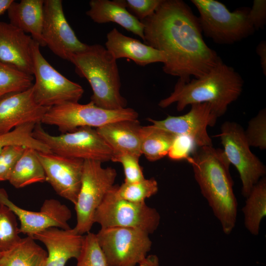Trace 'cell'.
Listing matches in <instances>:
<instances>
[{
	"label": "cell",
	"mask_w": 266,
	"mask_h": 266,
	"mask_svg": "<svg viewBox=\"0 0 266 266\" xmlns=\"http://www.w3.org/2000/svg\"><path fill=\"white\" fill-rule=\"evenodd\" d=\"M196 147L191 137L178 134L176 135L167 155L173 161L187 160L196 149Z\"/></svg>",
	"instance_id": "d590c367"
},
{
	"label": "cell",
	"mask_w": 266,
	"mask_h": 266,
	"mask_svg": "<svg viewBox=\"0 0 266 266\" xmlns=\"http://www.w3.org/2000/svg\"><path fill=\"white\" fill-rule=\"evenodd\" d=\"M89 6L86 14L94 22L115 23L144 41L143 24L127 9L122 0H91Z\"/></svg>",
	"instance_id": "7402d4cb"
},
{
	"label": "cell",
	"mask_w": 266,
	"mask_h": 266,
	"mask_svg": "<svg viewBox=\"0 0 266 266\" xmlns=\"http://www.w3.org/2000/svg\"><path fill=\"white\" fill-rule=\"evenodd\" d=\"M44 0H14L7 11L9 23L25 33H29L40 46H45L42 37Z\"/></svg>",
	"instance_id": "603a6c76"
},
{
	"label": "cell",
	"mask_w": 266,
	"mask_h": 266,
	"mask_svg": "<svg viewBox=\"0 0 266 266\" xmlns=\"http://www.w3.org/2000/svg\"><path fill=\"white\" fill-rule=\"evenodd\" d=\"M199 12L202 33L214 42L232 44L252 35L255 29L248 16L250 8L241 7L231 12L215 0H192Z\"/></svg>",
	"instance_id": "5b68a950"
},
{
	"label": "cell",
	"mask_w": 266,
	"mask_h": 266,
	"mask_svg": "<svg viewBox=\"0 0 266 266\" xmlns=\"http://www.w3.org/2000/svg\"><path fill=\"white\" fill-rule=\"evenodd\" d=\"M46 181L45 172L37 157V151L26 147L15 164L8 181L15 188L19 189Z\"/></svg>",
	"instance_id": "d4e9b609"
},
{
	"label": "cell",
	"mask_w": 266,
	"mask_h": 266,
	"mask_svg": "<svg viewBox=\"0 0 266 266\" xmlns=\"http://www.w3.org/2000/svg\"><path fill=\"white\" fill-rule=\"evenodd\" d=\"M136 120H124L106 124L96 130L110 146L114 155L129 153L141 156V129Z\"/></svg>",
	"instance_id": "44dd1931"
},
{
	"label": "cell",
	"mask_w": 266,
	"mask_h": 266,
	"mask_svg": "<svg viewBox=\"0 0 266 266\" xmlns=\"http://www.w3.org/2000/svg\"><path fill=\"white\" fill-rule=\"evenodd\" d=\"M106 38L105 48L116 60L129 59L140 66L165 62L161 52L138 39L123 34L115 28L107 34Z\"/></svg>",
	"instance_id": "ffe728a7"
},
{
	"label": "cell",
	"mask_w": 266,
	"mask_h": 266,
	"mask_svg": "<svg viewBox=\"0 0 266 266\" xmlns=\"http://www.w3.org/2000/svg\"><path fill=\"white\" fill-rule=\"evenodd\" d=\"M16 216L7 206L0 203V252L12 247L21 239Z\"/></svg>",
	"instance_id": "4dcf8cb0"
},
{
	"label": "cell",
	"mask_w": 266,
	"mask_h": 266,
	"mask_svg": "<svg viewBox=\"0 0 266 266\" xmlns=\"http://www.w3.org/2000/svg\"><path fill=\"white\" fill-rule=\"evenodd\" d=\"M26 147L8 146L0 153V181H8L17 161Z\"/></svg>",
	"instance_id": "e575fe53"
},
{
	"label": "cell",
	"mask_w": 266,
	"mask_h": 266,
	"mask_svg": "<svg viewBox=\"0 0 266 266\" xmlns=\"http://www.w3.org/2000/svg\"><path fill=\"white\" fill-rule=\"evenodd\" d=\"M176 134L152 125L142 126L141 152L148 161L155 162L166 156Z\"/></svg>",
	"instance_id": "4316f807"
},
{
	"label": "cell",
	"mask_w": 266,
	"mask_h": 266,
	"mask_svg": "<svg viewBox=\"0 0 266 266\" xmlns=\"http://www.w3.org/2000/svg\"><path fill=\"white\" fill-rule=\"evenodd\" d=\"M35 125L33 123L26 124L0 134V153L6 147L12 145L31 148L39 152H51L46 145L33 137Z\"/></svg>",
	"instance_id": "83f0119b"
},
{
	"label": "cell",
	"mask_w": 266,
	"mask_h": 266,
	"mask_svg": "<svg viewBox=\"0 0 266 266\" xmlns=\"http://www.w3.org/2000/svg\"><path fill=\"white\" fill-rule=\"evenodd\" d=\"M116 185L106 194L97 209L94 223L101 228H130L142 230L149 234L158 228L161 217L158 211L145 202L135 203L119 198Z\"/></svg>",
	"instance_id": "9c48e42d"
},
{
	"label": "cell",
	"mask_w": 266,
	"mask_h": 266,
	"mask_svg": "<svg viewBox=\"0 0 266 266\" xmlns=\"http://www.w3.org/2000/svg\"><path fill=\"white\" fill-rule=\"evenodd\" d=\"M13 0H0V15L7 10Z\"/></svg>",
	"instance_id": "60d3db41"
},
{
	"label": "cell",
	"mask_w": 266,
	"mask_h": 266,
	"mask_svg": "<svg viewBox=\"0 0 266 266\" xmlns=\"http://www.w3.org/2000/svg\"><path fill=\"white\" fill-rule=\"evenodd\" d=\"M0 203L7 206L15 214L20 222V233L27 236L33 237L53 227L64 230L70 228L68 222L71 217V211L57 200H45L39 211L28 210L13 203L5 190L0 187Z\"/></svg>",
	"instance_id": "4fadbf2b"
},
{
	"label": "cell",
	"mask_w": 266,
	"mask_h": 266,
	"mask_svg": "<svg viewBox=\"0 0 266 266\" xmlns=\"http://www.w3.org/2000/svg\"><path fill=\"white\" fill-rule=\"evenodd\" d=\"M34 41L31 35L10 23L0 22V62L33 75Z\"/></svg>",
	"instance_id": "ac0fdd59"
},
{
	"label": "cell",
	"mask_w": 266,
	"mask_h": 266,
	"mask_svg": "<svg viewBox=\"0 0 266 266\" xmlns=\"http://www.w3.org/2000/svg\"><path fill=\"white\" fill-rule=\"evenodd\" d=\"M33 136L46 145L51 152L65 157L102 163L111 161L114 155L110 146L96 129L91 127L80 128L72 132L53 135L38 123L35 125Z\"/></svg>",
	"instance_id": "52a82bcc"
},
{
	"label": "cell",
	"mask_w": 266,
	"mask_h": 266,
	"mask_svg": "<svg viewBox=\"0 0 266 266\" xmlns=\"http://www.w3.org/2000/svg\"><path fill=\"white\" fill-rule=\"evenodd\" d=\"M190 111L186 114L177 116H168L162 120L147 118L153 126L176 135L183 134L191 137L198 147L213 146L207 127L214 126L217 118L208 103H195L191 105Z\"/></svg>",
	"instance_id": "2e32d148"
},
{
	"label": "cell",
	"mask_w": 266,
	"mask_h": 266,
	"mask_svg": "<svg viewBox=\"0 0 266 266\" xmlns=\"http://www.w3.org/2000/svg\"><path fill=\"white\" fill-rule=\"evenodd\" d=\"M1 253H0V257L1 255Z\"/></svg>",
	"instance_id": "b9f144b4"
},
{
	"label": "cell",
	"mask_w": 266,
	"mask_h": 266,
	"mask_svg": "<svg viewBox=\"0 0 266 266\" xmlns=\"http://www.w3.org/2000/svg\"><path fill=\"white\" fill-rule=\"evenodd\" d=\"M230 164L237 170L242 183L241 193L247 198L254 186L266 174V167L251 151L244 130L235 122L226 121L218 135Z\"/></svg>",
	"instance_id": "7c38bea8"
},
{
	"label": "cell",
	"mask_w": 266,
	"mask_h": 266,
	"mask_svg": "<svg viewBox=\"0 0 266 266\" xmlns=\"http://www.w3.org/2000/svg\"><path fill=\"white\" fill-rule=\"evenodd\" d=\"M76 260V266H107L96 234L89 232L84 235L81 249Z\"/></svg>",
	"instance_id": "1f68e13d"
},
{
	"label": "cell",
	"mask_w": 266,
	"mask_h": 266,
	"mask_svg": "<svg viewBox=\"0 0 266 266\" xmlns=\"http://www.w3.org/2000/svg\"><path fill=\"white\" fill-rule=\"evenodd\" d=\"M138 266H159V260L155 255H150L138 264Z\"/></svg>",
	"instance_id": "ab89813d"
},
{
	"label": "cell",
	"mask_w": 266,
	"mask_h": 266,
	"mask_svg": "<svg viewBox=\"0 0 266 266\" xmlns=\"http://www.w3.org/2000/svg\"><path fill=\"white\" fill-rule=\"evenodd\" d=\"M137 112L131 108L107 110L91 101L87 104L68 102L50 107L41 123L55 126L62 133H70L80 128H98L106 124L124 120H136Z\"/></svg>",
	"instance_id": "8992f818"
},
{
	"label": "cell",
	"mask_w": 266,
	"mask_h": 266,
	"mask_svg": "<svg viewBox=\"0 0 266 266\" xmlns=\"http://www.w3.org/2000/svg\"><path fill=\"white\" fill-rule=\"evenodd\" d=\"M127 9L141 21L151 16L161 0H122Z\"/></svg>",
	"instance_id": "8d00e7d4"
},
{
	"label": "cell",
	"mask_w": 266,
	"mask_h": 266,
	"mask_svg": "<svg viewBox=\"0 0 266 266\" xmlns=\"http://www.w3.org/2000/svg\"><path fill=\"white\" fill-rule=\"evenodd\" d=\"M256 53L259 55L263 72L266 75V41H261L256 47Z\"/></svg>",
	"instance_id": "f35d334b"
},
{
	"label": "cell",
	"mask_w": 266,
	"mask_h": 266,
	"mask_svg": "<svg viewBox=\"0 0 266 266\" xmlns=\"http://www.w3.org/2000/svg\"><path fill=\"white\" fill-rule=\"evenodd\" d=\"M149 234L136 229L101 228L96 234L107 266H136L147 256L152 245Z\"/></svg>",
	"instance_id": "8fae6325"
},
{
	"label": "cell",
	"mask_w": 266,
	"mask_h": 266,
	"mask_svg": "<svg viewBox=\"0 0 266 266\" xmlns=\"http://www.w3.org/2000/svg\"><path fill=\"white\" fill-rule=\"evenodd\" d=\"M117 174L115 168L103 167L101 162L84 161L81 187L74 204L76 224L74 229L78 233L90 232L95 212L114 186Z\"/></svg>",
	"instance_id": "ba28073f"
},
{
	"label": "cell",
	"mask_w": 266,
	"mask_h": 266,
	"mask_svg": "<svg viewBox=\"0 0 266 266\" xmlns=\"http://www.w3.org/2000/svg\"><path fill=\"white\" fill-rule=\"evenodd\" d=\"M139 158L129 153L114 154L111 161L121 163L123 167L125 180L127 183H133L145 179L142 169L139 164Z\"/></svg>",
	"instance_id": "836d02e7"
},
{
	"label": "cell",
	"mask_w": 266,
	"mask_h": 266,
	"mask_svg": "<svg viewBox=\"0 0 266 266\" xmlns=\"http://www.w3.org/2000/svg\"><path fill=\"white\" fill-rule=\"evenodd\" d=\"M144 26V43L161 52L163 70L188 82L207 74L222 60L203 38L199 18L181 0H161Z\"/></svg>",
	"instance_id": "6da1fadb"
},
{
	"label": "cell",
	"mask_w": 266,
	"mask_h": 266,
	"mask_svg": "<svg viewBox=\"0 0 266 266\" xmlns=\"http://www.w3.org/2000/svg\"><path fill=\"white\" fill-rule=\"evenodd\" d=\"M83 236L74 228L64 230L53 227L36 233L33 237L42 242L47 249L45 266H66L69 260L78 257Z\"/></svg>",
	"instance_id": "d6986e66"
},
{
	"label": "cell",
	"mask_w": 266,
	"mask_h": 266,
	"mask_svg": "<svg viewBox=\"0 0 266 266\" xmlns=\"http://www.w3.org/2000/svg\"><path fill=\"white\" fill-rule=\"evenodd\" d=\"M43 10L42 37L54 54L68 61L70 55L86 48L88 45L79 40L67 22L62 0H44Z\"/></svg>",
	"instance_id": "5bb4252c"
},
{
	"label": "cell",
	"mask_w": 266,
	"mask_h": 266,
	"mask_svg": "<svg viewBox=\"0 0 266 266\" xmlns=\"http://www.w3.org/2000/svg\"><path fill=\"white\" fill-rule=\"evenodd\" d=\"M46 181L60 197L76 202L80 191L84 160L37 151Z\"/></svg>",
	"instance_id": "9a60e30c"
},
{
	"label": "cell",
	"mask_w": 266,
	"mask_h": 266,
	"mask_svg": "<svg viewBox=\"0 0 266 266\" xmlns=\"http://www.w3.org/2000/svg\"><path fill=\"white\" fill-rule=\"evenodd\" d=\"M244 226L249 233L257 235L260 224L266 215V177L261 178L246 198L242 208Z\"/></svg>",
	"instance_id": "484cf974"
},
{
	"label": "cell",
	"mask_w": 266,
	"mask_h": 266,
	"mask_svg": "<svg viewBox=\"0 0 266 266\" xmlns=\"http://www.w3.org/2000/svg\"><path fill=\"white\" fill-rule=\"evenodd\" d=\"M244 81L234 69L221 60L205 75L188 82L178 80L173 91L161 100L158 105L163 108L176 103L181 111L188 105L208 103L218 118L227 110L228 106L240 96Z\"/></svg>",
	"instance_id": "3957f363"
},
{
	"label": "cell",
	"mask_w": 266,
	"mask_h": 266,
	"mask_svg": "<svg viewBox=\"0 0 266 266\" xmlns=\"http://www.w3.org/2000/svg\"><path fill=\"white\" fill-rule=\"evenodd\" d=\"M33 79V75L0 62V98L29 89Z\"/></svg>",
	"instance_id": "f1b7e54d"
},
{
	"label": "cell",
	"mask_w": 266,
	"mask_h": 266,
	"mask_svg": "<svg viewBox=\"0 0 266 266\" xmlns=\"http://www.w3.org/2000/svg\"><path fill=\"white\" fill-rule=\"evenodd\" d=\"M68 61L74 66L76 74L89 83L93 91L91 101L96 105L107 110L126 108L117 60L106 48L88 45L84 50L70 55Z\"/></svg>",
	"instance_id": "277c9868"
},
{
	"label": "cell",
	"mask_w": 266,
	"mask_h": 266,
	"mask_svg": "<svg viewBox=\"0 0 266 266\" xmlns=\"http://www.w3.org/2000/svg\"><path fill=\"white\" fill-rule=\"evenodd\" d=\"M49 108L36 101L33 86L25 91L8 94L0 97V134L6 133L26 124L41 123Z\"/></svg>",
	"instance_id": "e0dca14e"
},
{
	"label": "cell",
	"mask_w": 266,
	"mask_h": 266,
	"mask_svg": "<svg viewBox=\"0 0 266 266\" xmlns=\"http://www.w3.org/2000/svg\"><path fill=\"white\" fill-rule=\"evenodd\" d=\"M158 191V182L154 178L144 179L133 183H123L116 185L117 197L129 201L141 203L146 199L155 195Z\"/></svg>",
	"instance_id": "f546056e"
},
{
	"label": "cell",
	"mask_w": 266,
	"mask_h": 266,
	"mask_svg": "<svg viewBox=\"0 0 266 266\" xmlns=\"http://www.w3.org/2000/svg\"><path fill=\"white\" fill-rule=\"evenodd\" d=\"M244 133L250 147L266 149V109H261L248 122Z\"/></svg>",
	"instance_id": "d6a6232c"
},
{
	"label": "cell",
	"mask_w": 266,
	"mask_h": 266,
	"mask_svg": "<svg viewBox=\"0 0 266 266\" xmlns=\"http://www.w3.org/2000/svg\"><path fill=\"white\" fill-rule=\"evenodd\" d=\"M39 44L34 41L33 46V85L35 100L40 105L50 108L68 102H78L84 90L56 70L44 58Z\"/></svg>",
	"instance_id": "30bf717a"
},
{
	"label": "cell",
	"mask_w": 266,
	"mask_h": 266,
	"mask_svg": "<svg viewBox=\"0 0 266 266\" xmlns=\"http://www.w3.org/2000/svg\"><path fill=\"white\" fill-rule=\"evenodd\" d=\"M248 16L255 30L263 28L266 23V0H254Z\"/></svg>",
	"instance_id": "74e56055"
},
{
	"label": "cell",
	"mask_w": 266,
	"mask_h": 266,
	"mask_svg": "<svg viewBox=\"0 0 266 266\" xmlns=\"http://www.w3.org/2000/svg\"><path fill=\"white\" fill-rule=\"evenodd\" d=\"M47 257V251L27 236L1 253L0 266H45Z\"/></svg>",
	"instance_id": "cb8c5ba5"
},
{
	"label": "cell",
	"mask_w": 266,
	"mask_h": 266,
	"mask_svg": "<svg viewBox=\"0 0 266 266\" xmlns=\"http://www.w3.org/2000/svg\"><path fill=\"white\" fill-rule=\"evenodd\" d=\"M186 161L192 166L201 194L223 232L230 234L236 222L237 201L230 173V163L223 149L213 146L198 147Z\"/></svg>",
	"instance_id": "7a4b0ae2"
}]
</instances>
